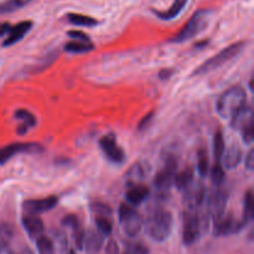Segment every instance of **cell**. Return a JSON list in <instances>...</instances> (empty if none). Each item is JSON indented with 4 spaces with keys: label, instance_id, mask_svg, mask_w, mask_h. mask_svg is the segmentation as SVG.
<instances>
[{
    "label": "cell",
    "instance_id": "6da1fadb",
    "mask_svg": "<svg viewBox=\"0 0 254 254\" xmlns=\"http://www.w3.org/2000/svg\"><path fill=\"white\" fill-rule=\"evenodd\" d=\"M145 231L149 237L156 242H164L170 237L173 232L174 220L173 215L161 206H153L148 213L145 222Z\"/></svg>",
    "mask_w": 254,
    "mask_h": 254
},
{
    "label": "cell",
    "instance_id": "7a4b0ae2",
    "mask_svg": "<svg viewBox=\"0 0 254 254\" xmlns=\"http://www.w3.org/2000/svg\"><path fill=\"white\" fill-rule=\"evenodd\" d=\"M246 101L247 93L243 87H231L218 97L216 109L222 119H232L246 106Z\"/></svg>",
    "mask_w": 254,
    "mask_h": 254
},
{
    "label": "cell",
    "instance_id": "3957f363",
    "mask_svg": "<svg viewBox=\"0 0 254 254\" xmlns=\"http://www.w3.org/2000/svg\"><path fill=\"white\" fill-rule=\"evenodd\" d=\"M207 217L198 211L186 210L183 218V242L191 246L197 242L203 232L207 230Z\"/></svg>",
    "mask_w": 254,
    "mask_h": 254
},
{
    "label": "cell",
    "instance_id": "277c9868",
    "mask_svg": "<svg viewBox=\"0 0 254 254\" xmlns=\"http://www.w3.org/2000/svg\"><path fill=\"white\" fill-rule=\"evenodd\" d=\"M211 10H205L201 9L197 10L192 16L190 17L188 22L185 24V26L170 40L174 44H181V42L189 41V40L193 39L195 36H197L200 32H202L203 30L207 26L208 21H210L211 17Z\"/></svg>",
    "mask_w": 254,
    "mask_h": 254
},
{
    "label": "cell",
    "instance_id": "5b68a950",
    "mask_svg": "<svg viewBox=\"0 0 254 254\" xmlns=\"http://www.w3.org/2000/svg\"><path fill=\"white\" fill-rule=\"evenodd\" d=\"M245 47V42H235V44L230 45V46L225 47L223 50H221L218 54H216L215 56L210 57L208 60H206L203 64H201L193 72V76H201V74L208 73V72H212L215 69L220 68L221 66H223L225 64L230 62L231 60L235 59L238 54H241V51Z\"/></svg>",
    "mask_w": 254,
    "mask_h": 254
},
{
    "label": "cell",
    "instance_id": "8992f818",
    "mask_svg": "<svg viewBox=\"0 0 254 254\" xmlns=\"http://www.w3.org/2000/svg\"><path fill=\"white\" fill-rule=\"evenodd\" d=\"M118 218L122 230L128 237L138 236L144 226V220L141 215L129 203H122L119 206Z\"/></svg>",
    "mask_w": 254,
    "mask_h": 254
},
{
    "label": "cell",
    "instance_id": "52a82bcc",
    "mask_svg": "<svg viewBox=\"0 0 254 254\" xmlns=\"http://www.w3.org/2000/svg\"><path fill=\"white\" fill-rule=\"evenodd\" d=\"M253 108L251 106L246 104L232 119V128L236 129L241 133L242 135L243 141L245 144H251L253 143L254 139V128H253Z\"/></svg>",
    "mask_w": 254,
    "mask_h": 254
},
{
    "label": "cell",
    "instance_id": "ba28073f",
    "mask_svg": "<svg viewBox=\"0 0 254 254\" xmlns=\"http://www.w3.org/2000/svg\"><path fill=\"white\" fill-rule=\"evenodd\" d=\"M42 150H44L42 145L34 143V141H19V143L7 144V145L0 148V165L7 163L17 154L40 153Z\"/></svg>",
    "mask_w": 254,
    "mask_h": 254
},
{
    "label": "cell",
    "instance_id": "9c48e42d",
    "mask_svg": "<svg viewBox=\"0 0 254 254\" xmlns=\"http://www.w3.org/2000/svg\"><path fill=\"white\" fill-rule=\"evenodd\" d=\"M205 202L206 206H207V212L210 213L213 220H216V218L221 217L223 213H226L228 196L218 186H215L212 190L207 192Z\"/></svg>",
    "mask_w": 254,
    "mask_h": 254
},
{
    "label": "cell",
    "instance_id": "30bf717a",
    "mask_svg": "<svg viewBox=\"0 0 254 254\" xmlns=\"http://www.w3.org/2000/svg\"><path fill=\"white\" fill-rule=\"evenodd\" d=\"M207 195V190L202 183H192L185 191H184V205L186 210L198 211L201 206H203Z\"/></svg>",
    "mask_w": 254,
    "mask_h": 254
},
{
    "label": "cell",
    "instance_id": "8fae6325",
    "mask_svg": "<svg viewBox=\"0 0 254 254\" xmlns=\"http://www.w3.org/2000/svg\"><path fill=\"white\" fill-rule=\"evenodd\" d=\"M99 146H101L102 151L106 155V158L111 163L123 164L126 161V153L119 146V144L117 143V139L113 134L102 136L101 140H99Z\"/></svg>",
    "mask_w": 254,
    "mask_h": 254
},
{
    "label": "cell",
    "instance_id": "7c38bea8",
    "mask_svg": "<svg viewBox=\"0 0 254 254\" xmlns=\"http://www.w3.org/2000/svg\"><path fill=\"white\" fill-rule=\"evenodd\" d=\"M245 227L242 221H238L232 215H226L223 213L221 217L213 220V233L217 237H225L231 236L233 233L240 232Z\"/></svg>",
    "mask_w": 254,
    "mask_h": 254
},
{
    "label": "cell",
    "instance_id": "4fadbf2b",
    "mask_svg": "<svg viewBox=\"0 0 254 254\" xmlns=\"http://www.w3.org/2000/svg\"><path fill=\"white\" fill-rule=\"evenodd\" d=\"M59 203V198L56 196H49V197L44 198H34V200H27L22 203L25 212L31 213H39L47 212V211L55 208Z\"/></svg>",
    "mask_w": 254,
    "mask_h": 254
},
{
    "label": "cell",
    "instance_id": "5bb4252c",
    "mask_svg": "<svg viewBox=\"0 0 254 254\" xmlns=\"http://www.w3.org/2000/svg\"><path fill=\"white\" fill-rule=\"evenodd\" d=\"M21 223L22 227L25 228L26 233L32 240H36L44 233V222H42L41 217L36 213L25 212L21 217Z\"/></svg>",
    "mask_w": 254,
    "mask_h": 254
},
{
    "label": "cell",
    "instance_id": "9a60e30c",
    "mask_svg": "<svg viewBox=\"0 0 254 254\" xmlns=\"http://www.w3.org/2000/svg\"><path fill=\"white\" fill-rule=\"evenodd\" d=\"M104 245V236L99 232L98 230H89L84 231L83 236V247L82 250L86 251L88 254H97L102 250Z\"/></svg>",
    "mask_w": 254,
    "mask_h": 254
},
{
    "label": "cell",
    "instance_id": "2e32d148",
    "mask_svg": "<svg viewBox=\"0 0 254 254\" xmlns=\"http://www.w3.org/2000/svg\"><path fill=\"white\" fill-rule=\"evenodd\" d=\"M31 27H32L31 21H21L19 22V24L14 25V26H10L6 32V36H5L4 42H2V46L9 47L16 44V42L21 41L22 37H24L25 35L31 30Z\"/></svg>",
    "mask_w": 254,
    "mask_h": 254
},
{
    "label": "cell",
    "instance_id": "e0dca14e",
    "mask_svg": "<svg viewBox=\"0 0 254 254\" xmlns=\"http://www.w3.org/2000/svg\"><path fill=\"white\" fill-rule=\"evenodd\" d=\"M149 193H150V190L146 186L140 185V184H133L131 186H129L126 192L127 203H129L133 207H136L149 197Z\"/></svg>",
    "mask_w": 254,
    "mask_h": 254
},
{
    "label": "cell",
    "instance_id": "ac0fdd59",
    "mask_svg": "<svg viewBox=\"0 0 254 254\" xmlns=\"http://www.w3.org/2000/svg\"><path fill=\"white\" fill-rule=\"evenodd\" d=\"M243 159V151L238 145H231L227 150H225L220 163H222L223 169L232 170L241 164Z\"/></svg>",
    "mask_w": 254,
    "mask_h": 254
},
{
    "label": "cell",
    "instance_id": "d6986e66",
    "mask_svg": "<svg viewBox=\"0 0 254 254\" xmlns=\"http://www.w3.org/2000/svg\"><path fill=\"white\" fill-rule=\"evenodd\" d=\"M15 118L21 121V124H20V127L17 128V133H19L20 135L26 134L30 129H32L37 124L36 117H35L31 112L26 111V109H17V111L15 112Z\"/></svg>",
    "mask_w": 254,
    "mask_h": 254
},
{
    "label": "cell",
    "instance_id": "ffe728a7",
    "mask_svg": "<svg viewBox=\"0 0 254 254\" xmlns=\"http://www.w3.org/2000/svg\"><path fill=\"white\" fill-rule=\"evenodd\" d=\"M149 171H150V168L145 163H136L129 169L128 173L126 174V178L130 184L140 183L148 176Z\"/></svg>",
    "mask_w": 254,
    "mask_h": 254
},
{
    "label": "cell",
    "instance_id": "44dd1931",
    "mask_svg": "<svg viewBox=\"0 0 254 254\" xmlns=\"http://www.w3.org/2000/svg\"><path fill=\"white\" fill-rule=\"evenodd\" d=\"M188 1L189 0H175L168 10H165V11H154V14L161 20H166V21L168 20H173L180 15V12L186 6Z\"/></svg>",
    "mask_w": 254,
    "mask_h": 254
},
{
    "label": "cell",
    "instance_id": "7402d4cb",
    "mask_svg": "<svg viewBox=\"0 0 254 254\" xmlns=\"http://www.w3.org/2000/svg\"><path fill=\"white\" fill-rule=\"evenodd\" d=\"M192 183L193 170L190 166H188V168H185L184 170H181L180 173H176L175 179H174V185H175L176 189L180 191H185Z\"/></svg>",
    "mask_w": 254,
    "mask_h": 254
},
{
    "label": "cell",
    "instance_id": "603a6c76",
    "mask_svg": "<svg viewBox=\"0 0 254 254\" xmlns=\"http://www.w3.org/2000/svg\"><path fill=\"white\" fill-rule=\"evenodd\" d=\"M94 49L93 45L91 42H84V41H69L67 42L64 46V50L68 54L73 55H79V54H87V52H91Z\"/></svg>",
    "mask_w": 254,
    "mask_h": 254
},
{
    "label": "cell",
    "instance_id": "cb8c5ba5",
    "mask_svg": "<svg viewBox=\"0 0 254 254\" xmlns=\"http://www.w3.org/2000/svg\"><path fill=\"white\" fill-rule=\"evenodd\" d=\"M253 220V193L252 190H248L243 197V215L242 223L243 226H247Z\"/></svg>",
    "mask_w": 254,
    "mask_h": 254
},
{
    "label": "cell",
    "instance_id": "d4e9b609",
    "mask_svg": "<svg viewBox=\"0 0 254 254\" xmlns=\"http://www.w3.org/2000/svg\"><path fill=\"white\" fill-rule=\"evenodd\" d=\"M226 150V141H225V136H223L222 131L217 130L213 135V140H212V153H213V158L217 163H220L221 158H222L223 153Z\"/></svg>",
    "mask_w": 254,
    "mask_h": 254
},
{
    "label": "cell",
    "instance_id": "484cf974",
    "mask_svg": "<svg viewBox=\"0 0 254 254\" xmlns=\"http://www.w3.org/2000/svg\"><path fill=\"white\" fill-rule=\"evenodd\" d=\"M196 169L201 178H205L210 170V159H208L207 150L205 148H200L197 150V159H196Z\"/></svg>",
    "mask_w": 254,
    "mask_h": 254
},
{
    "label": "cell",
    "instance_id": "4316f807",
    "mask_svg": "<svg viewBox=\"0 0 254 254\" xmlns=\"http://www.w3.org/2000/svg\"><path fill=\"white\" fill-rule=\"evenodd\" d=\"M67 20L71 22L74 26H84V27H92L96 26L98 24L94 17L87 16V15L82 14H68L67 15Z\"/></svg>",
    "mask_w": 254,
    "mask_h": 254
},
{
    "label": "cell",
    "instance_id": "83f0119b",
    "mask_svg": "<svg viewBox=\"0 0 254 254\" xmlns=\"http://www.w3.org/2000/svg\"><path fill=\"white\" fill-rule=\"evenodd\" d=\"M31 1L32 0H4L2 2H0V15L10 14V12L22 9Z\"/></svg>",
    "mask_w": 254,
    "mask_h": 254
},
{
    "label": "cell",
    "instance_id": "f1b7e54d",
    "mask_svg": "<svg viewBox=\"0 0 254 254\" xmlns=\"http://www.w3.org/2000/svg\"><path fill=\"white\" fill-rule=\"evenodd\" d=\"M14 227L10 223H0V247L9 246V243L14 238Z\"/></svg>",
    "mask_w": 254,
    "mask_h": 254
},
{
    "label": "cell",
    "instance_id": "f546056e",
    "mask_svg": "<svg viewBox=\"0 0 254 254\" xmlns=\"http://www.w3.org/2000/svg\"><path fill=\"white\" fill-rule=\"evenodd\" d=\"M210 175H211V181H212L213 186H218V188H221V185L225 183V179H226L225 169H223V166L221 165V163H217V161H216V164L212 166V169H211Z\"/></svg>",
    "mask_w": 254,
    "mask_h": 254
},
{
    "label": "cell",
    "instance_id": "4dcf8cb0",
    "mask_svg": "<svg viewBox=\"0 0 254 254\" xmlns=\"http://www.w3.org/2000/svg\"><path fill=\"white\" fill-rule=\"evenodd\" d=\"M36 246L40 254H56L52 240L45 237V236L41 235L39 238H36Z\"/></svg>",
    "mask_w": 254,
    "mask_h": 254
},
{
    "label": "cell",
    "instance_id": "1f68e13d",
    "mask_svg": "<svg viewBox=\"0 0 254 254\" xmlns=\"http://www.w3.org/2000/svg\"><path fill=\"white\" fill-rule=\"evenodd\" d=\"M91 211L93 212L94 217H107L111 218L112 208L107 203L93 202L91 205Z\"/></svg>",
    "mask_w": 254,
    "mask_h": 254
},
{
    "label": "cell",
    "instance_id": "d6a6232c",
    "mask_svg": "<svg viewBox=\"0 0 254 254\" xmlns=\"http://www.w3.org/2000/svg\"><path fill=\"white\" fill-rule=\"evenodd\" d=\"M57 59V52H51V54L47 55L46 57L41 60L39 64H35L34 66H31V73H39V72L44 71L45 68H47L49 66H51L54 64L55 60Z\"/></svg>",
    "mask_w": 254,
    "mask_h": 254
},
{
    "label": "cell",
    "instance_id": "836d02e7",
    "mask_svg": "<svg viewBox=\"0 0 254 254\" xmlns=\"http://www.w3.org/2000/svg\"><path fill=\"white\" fill-rule=\"evenodd\" d=\"M94 222H96V228L104 236V237L111 235L112 230H113V226H112V222L109 218L94 217Z\"/></svg>",
    "mask_w": 254,
    "mask_h": 254
},
{
    "label": "cell",
    "instance_id": "e575fe53",
    "mask_svg": "<svg viewBox=\"0 0 254 254\" xmlns=\"http://www.w3.org/2000/svg\"><path fill=\"white\" fill-rule=\"evenodd\" d=\"M127 252L129 254H149V250L141 242H129L127 245Z\"/></svg>",
    "mask_w": 254,
    "mask_h": 254
},
{
    "label": "cell",
    "instance_id": "d590c367",
    "mask_svg": "<svg viewBox=\"0 0 254 254\" xmlns=\"http://www.w3.org/2000/svg\"><path fill=\"white\" fill-rule=\"evenodd\" d=\"M62 225H64V227H68L71 228V230H74V228H77L78 226H81V222H79L77 216L68 215L66 216V217H64V220H62Z\"/></svg>",
    "mask_w": 254,
    "mask_h": 254
},
{
    "label": "cell",
    "instance_id": "8d00e7d4",
    "mask_svg": "<svg viewBox=\"0 0 254 254\" xmlns=\"http://www.w3.org/2000/svg\"><path fill=\"white\" fill-rule=\"evenodd\" d=\"M68 37H71L72 40H76V41H84V42H91V39L87 34L84 32L78 31V30H71V31L67 32Z\"/></svg>",
    "mask_w": 254,
    "mask_h": 254
},
{
    "label": "cell",
    "instance_id": "74e56055",
    "mask_svg": "<svg viewBox=\"0 0 254 254\" xmlns=\"http://www.w3.org/2000/svg\"><path fill=\"white\" fill-rule=\"evenodd\" d=\"M245 165L247 168V170L252 171L254 169V150L252 148L248 150L247 155L245 156Z\"/></svg>",
    "mask_w": 254,
    "mask_h": 254
},
{
    "label": "cell",
    "instance_id": "f35d334b",
    "mask_svg": "<svg viewBox=\"0 0 254 254\" xmlns=\"http://www.w3.org/2000/svg\"><path fill=\"white\" fill-rule=\"evenodd\" d=\"M106 254H119V248L116 241H109L106 247Z\"/></svg>",
    "mask_w": 254,
    "mask_h": 254
},
{
    "label": "cell",
    "instance_id": "ab89813d",
    "mask_svg": "<svg viewBox=\"0 0 254 254\" xmlns=\"http://www.w3.org/2000/svg\"><path fill=\"white\" fill-rule=\"evenodd\" d=\"M151 118H153V113H151V112H150V113L146 114V116L144 117L143 119H141V122H140V123H139V129H140V130H141V129L146 128V126H148L149 122L151 121Z\"/></svg>",
    "mask_w": 254,
    "mask_h": 254
},
{
    "label": "cell",
    "instance_id": "60d3db41",
    "mask_svg": "<svg viewBox=\"0 0 254 254\" xmlns=\"http://www.w3.org/2000/svg\"><path fill=\"white\" fill-rule=\"evenodd\" d=\"M0 254H15V253L10 250L9 246H5V247H0Z\"/></svg>",
    "mask_w": 254,
    "mask_h": 254
},
{
    "label": "cell",
    "instance_id": "b9f144b4",
    "mask_svg": "<svg viewBox=\"0 0 254 254\" xmlns=\"http://www.w3.org/2000/svg\"><path fill=\"white\" fill-rule=\"evenodd\" d=\"M20 254H34V252H32L30 248H24V250L21 251V253H20Z\"/></svg>",
    "mask_w": 254,
    "mask_h": 254
},
{
    "label": "cell",
    "instance_id": "7bdbcfd3",
    "mask_svg": "<svg viewBox=\"0 0 254 254\" xmlns=\"http://www.w3.org/2000/svg\"><path fill=\"white\" fill-rule=\"evenodd\" d=\"M66 254H76V253H74L73 250H68V251H67Z\"/></svg>",
    "mask_w": 254,
    "mask_h": 254
},
{
    "label": "cell",
    "instance_id": "ee69618b",
    "mask_svg": "<svg viewBox=\"0 0 254 254\" xmlns=\"http://www.w3.org/2000/svg\"><path fill=\"white\" fill-rule=\"evenodd\" d=\"M124 254H129V253H128V252H127V253H124Z\"/></svg>",
    "mask_w": 254,
    "mask_h": 254
}]
</instances>
